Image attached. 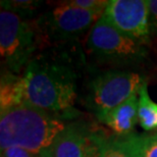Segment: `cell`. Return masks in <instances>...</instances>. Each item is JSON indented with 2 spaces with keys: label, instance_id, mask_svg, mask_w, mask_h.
Masks as SVG:
<instances>
[{
  "label": "cell",
  "instance_id": "3957f363",
  "mask_svg": "<svg viewBox=\"0 0 157 157\" xmlns=\"http://www.w3.org/2000/svg\"><path fill=\"white\" fill-rule=\"evenodd\" d=\"M38 25L12 11L0 12L1 58L12 74L29 64L40 44Z\"/></svg>",
  "mask_w": 157,
  "mask_h": 157
},
{
  "label": "cell",
  "instance_id": "5bb4252c",
  "mask_svg": "<svg viewBox=\"0 0 157 157\" xmlns=\"http://www.w3.org/2000/svg\"><path fill=\"white\" fill-rule=\"evenodd\" d=\"M65 2L75 7L84 9V10L103 14L109 1L107 0H68Z\"/></svg>",
  "mask_w": 157,
  "mask_h": 157
},
{
  "label": "cell",
  "instance_id": "ac0fdd59",
  "mask_svg": "<svg viewBox=\"0 0 157 157\" xmlns=\"http://www.w3.org/2000/svg\"><path fill=\"white\" fill-rule=\"evenodd\" d=\"M37 157H51V156H50L48 151H47V150H45V151H43L42 153H40L39 155H37Z\"/></svg>",
  "mask_w": 157,
  "mask_h": 157
},
{
  "label": "cell",
  "instance_id": "7a4b0ae2",
  "mask_svg": "<svg viewBox=\"0 0 157 157\" xmlns=\"http://www.w3.org/2000/svg\"><path fill=\"white\" fill-rule=\"evenodd\" d=\"M65 128L59 117L24 103L1 112L0 147H21L39 155Z\"/></svg>",
  "mask_w": 157,
  "mask_h": 157
},
{
  "label": "cell",
  "instance_id": "6da1fadb",
  "mask_svg": "<svg viewBox=\"0 0 157 157\" xmlns=\"http://www.w3.org/2000/svg\"><path fill=\"white\" fill-rule=\"evenodd\" d=\"M25 101L56 117L73 111L77 75L63 61L34 57L24 74Z\"/></svg>",
  "mask_w": 157,
  "mask_h": 157
},
{
  "label": "cell",
  "instance_id": "ba28073f",
  "mask_svg": "<svg viewBox=\"0 0 157 157\" xmlns=\"http://www.w3.org/2000/svg\"><path fill=\"white\" fill-rule=\"evenodd\" d=\"M106 140L86 127L71 124L47 149L51 157H102Z\"/></svg>",
  "mask_w": 157,
  "mask_h": 157
},
{
  "label": "cell",
  "instance_id": "e0dca14e",
  "mask_svg": "<svg viewBox=\"0 0 157 157\" xmlns=\"http://www.w3.org/2000/svg\"><path fill=\"white\" fill-rule=\"evenodd\" d=\"M150 33L157 35V0H148Z\"/></svg>",
  "mask_w": 157,
  "mask_h": 157
},
{
  "label": "cell",
  "instance_id": "52a82bcc",
  "mask_svg": "<svg viewBox=\"0 0 157 157\" xmlns=\"http://www.w3.org/2000/svg\"><path fill=\"white\" fill-rule=\"evenodd\" d=\"M97 13L75 7L67 2L60 4L44 15V28L52 38L71 40L83 35L102 17Z\"/></svg>",
  "mask_w": 157,
  "mask_h": 157
},
{
  "label": "cell",
  "instance_id": "7c38bea8",
  "mask_svg": "<svg viewBox=\"0 0 157 157\" xmlns=\"http://www.w3.org/2000/svg\"><path fill=\"white\" fill-rule=\"evenodd\" d=\"M138 121L145 131H153L157 128V103L149 97L146 82H144L139 91Z\"/></svg>",
  "mask_w": 157,
  "mask_h": 157
},
{
  "label": "cell",
  "instance_id": "4fadbf2b",
  "mask_svg": "<svg viewBox=\"0 0 157 157\" xmlns=\"http://www.w3.org/2000/svg\"><path fill=\"white\" fill-rule=\"evenodd\" d=\"M40 2L31 0H5L1 1L2 10L12 11L23 17L25 12H31L38 7Z\"/></svg>",
  "mask_w": 157,
  "mask_h": 157
},
{
  "label": "cell",
  "instance_id": "2e32d148",
  "mask_svg": "<svg viewBox=\"0 0 157 157\" xmlns=\"http://www.w3.org/2000/svg\"><path fill=\"white\" fill-rule=\"evenodd\" d=\"M1 157H37V155L21 147H9L1 150Z\"/></svg>",
  "mask_w": 157,
  "mask_h": 157
},
{
  "label": "cell",
  "instance_id": "8992f818",
  "mask_svg": "<svg viewBox=\"0 0 157 157\" xmlns=\"http://www.w3.org/2000/svg\"><path fill=\"white\" fill-rule=\"evenodd\" d=\"M102 17L141 45L150 39L148 0H110Z\"/></svg>",
  "mask_w": 157,
  "mask_h": 157
},
{
  "label": "cell",
  "instance_id": "9a60e30c",
  "mask_svg": "<svg viewBox=\"0 0 157 157\" xmlns=\"http://www.w3.org/2000/svg\"><path fill=\"white\" fill-rule=\"evenodd\" d=\"M102 157H131L115 141H106Z\"/></svg>",
  "mask_w": 157,
  "mask_h": 157
},
{
  "label": "cell",
  "instance_id": "5b68a950",
  "mask_svg": "<svg viewBox=\"0 0 157 157\" xmlns=\"http://www.w3.org/2000/svg\"><path fill=\"white\" fill-rule=\"evenodd\" d=\"M87 45L100 60L115 64L135 63L146 53L140 43L119 32L103 17L90 30Z\"/></svg>",
  "mask_w": 157,
  "mask_h": 157
},
{
  "label": "cell",
  "instance_id": "8fae6325",
  "mask_svg": "<svg viewBox=\"0 0 157 157\" xmlns=\"http://www.w3.org/2000/svg\"><path fill=\"white\" fill-rule=\"evenodd\" d=\"M117 142L131 157H157V135H128Z\"/></svg>",
  "mask_w": 157,
  "mask_h": 157
},
{
  "label": "cell",
  "instance_id": "277c9868",
  "mask_svg": "<svg viewBox=\"0 0 157 157\" xmlns=\"http://www.w3.org/2000/svg\"><path fill=\"white\" fill-rule=\"evenodd\" d=\"M144 82L140 75L132 71H106L90 84L88 101L98 117L139 94Z\"/></svg>",
  "mask_w": 157,
  "mask_h": 157
},
{
  "label": "cell",
  "instance_id": "30bf717a",
  "mask_svg": "<svg viewBox=\"0 0 157 157\" xmlns=\"http://www.w3.org/2000/svg\"><path fill=\"white\" fill-rule=\"evenodd\" d=\"M26 103L25 101L24 78L12 73L2 76L0 87V108L1 112Z\"/></svg>",
  "mask_w": 157,
  "mask_h": 157
},
{
  "label": "cell",
  "instance_id": "9c48e42d",
  "mask_svg": "<svg viewBox=\"0 0 157 157\" xmlns=\"http://www.w3.org/2000/svg\"><path fill=\"white\" fill-rule=\"evenodd\" d=\"M138 95L139 94L132 96L122 104L108 111L107 113L100 115L97 118L108 128H110L115 134L124 137L128 136L138 121V104H139Z\"/></svg>",
  "mask_w": 157,
  "mask_h": 157
}]
</instances>
